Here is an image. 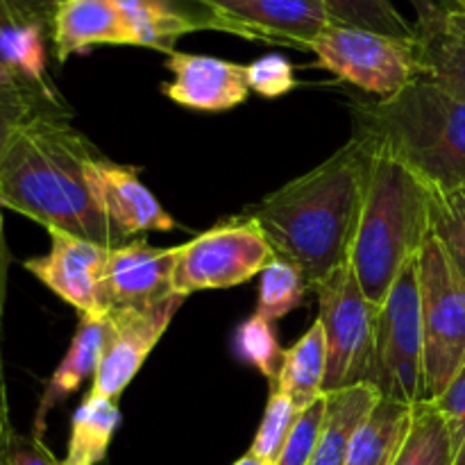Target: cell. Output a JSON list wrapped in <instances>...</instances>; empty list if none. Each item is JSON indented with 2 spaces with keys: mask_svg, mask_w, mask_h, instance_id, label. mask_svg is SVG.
<instances>
[{
  "mask_svg": "<svg viewBox=\"0 0 465 465\" xmlns=\"http://www.w3.org/2000/svg\"><path fill=\"white\" fill-rule=\"evenodd\" d=\"M409 3H411L413 7H416V12H418V9H420L422 5H425V0H409Z\"/></svg>",
  "mask_w": 465,
  "mask_h": 465,
  "instance_id": "39",
  "label": "cell"
},
{
  "mask_svg": "<svg viewBox=\"0 0 465 465\" xmlns=\"http://www.w3.org/2000/svg\"><path fill=\"white\" fill-rule=\"evenodd\" d=\"M234 354L243 363L257 368L266 377L268 384H277L282 361H284V350L277 339L275 322L259 313L245 318L234 331Z\"/></svg>",
  "mask_w": 465,
  "mask_h": 465,
  "instance_id": "27",
  "label": "cell"
},
{
  "mask_svg": "<svg viewBox=\"0 0 465 465\" xmlns=\"http://www.w3.org/2000/svg\"><path fill=\"white\" fill-rule=\"evenodd\" d=\"M184 300V295L175 293L154 307L107 313L109 336L89 395L118 402L123 391L132 384L154 345L166 334L168 325L180 312Z\"/></svg>",
  "mask_w": 465,
  "mask_h": 465,
  "instance_id": "10",
  "label": "cell"
},
{
  "mask_svg": "<svg viewBox=\"0 0 465 465\" xmlns=\"http://www.w3.org/2000/svg\"><path fill=\"white\" fill-rule=\"evenodd\" d=\"M7 271L9 257L0 259V459L7 452L9 443L14 439V427L9 420V400H7V381H5V363H3V313H5V295H7Z\"/></svg>",
  "mask_w": 465,
  "mask_h": 465,
  "instance_id": "34",
  "label": "cell"
},
{
  "mask_svg": "<svg viewBox=\"0 0 465 465\" xmlns=\"http://www.w3.org/2000/svg\"><path fill=\"white\" fill-rule=\"evenodd\" d=\"M18 7L25 9L27 14H32L35 18H39L44 25H48L50 30V21H53V14L57 12L59 5H64L66 0H14Z\"/></svg>",
  "mask_w": 465,
  "mask_h": 465,
  "instance_id": "36",
  "label": "cell"
},
{
  "mask_svg": "<svg viewBox=\"0 0 465 465\" xmlns=\"http://www.w3.org/2000/svg\"><path fill=\"white\" fill-rule=\"evenodd\" d=\"M245 68H248L250 91L263 98H280L298 86L293 64L282 54H263Z\"/></svg>",
  "mask_w": 465,
  "mask_h": 465,
  "instance_id": "32",
  "label": "cell"
},
{
  "mask_svg": "<svg viewBox=\"0 0 465 465\" xmlns=\"http://www.w3.org/2000/svg\"><path fill=\"white\" fill-rule=\"evenodd\" d=\"M372 386L381 398L404 404L427 400L418 257L404 266L380 307Z\"/></svg>",
  "mask_w": 465,
  "mask_h": 465,
  "instance_id": "7",
  "label": "cell"
},
{
  "mask_svg": "<svg viewBox=\"0 0 465 465\" xmlns=\"http://www.w3.org/2000/svg\"><path fill=\"white\" fill-rule=\"evenodd\" d=\"M434 402L443 413L450 434H452L454 465H465V366Z\"/></svg>",
  "mask_w": 465,
  "mask_h": 465,
  "instance_id": "33",
  "label": "cell"
},
{
  "mask_svg": "<svg viewBox=\"0 0 465 465\" xmlns=\"http://www.w3.org/2000/svg\"><path fill=\"white\" fill-rule=\"evenodd\" d=\"M330 9L331 21L341 25L363 27L380 35L413 39V23H409L391 0H322Z\"/></svg>",
  "mask_w": 465,
  "mask_h": 465,
  "instance_id": "29",
  "label": "cell"
},
{
  "mask_svg": "<svg viewBox=\"0 0 465 465\" xmlns=\"http://www.w3.org/2000/svg\"><path fill=\"white\" fill-rule=\"evenodd\" d=\"M109 336L107 316H80L71 345L62 357L59 366L50 375L44 393H41L39 407L35 413V430L32 434L44 436L45 418L57 404H62L68 395L75 393L86 380H94L98 372L100 359H103L104 343Z\"/></svg>",
  "mask_w": 465,
  "mask_h": 465,
  "instance_id": "19",
  "label": "cell"
},
{
  "mask_svg": "<svg viewBox=\"0 0 465 465\" xmlns=\"http://www.w3.org/2000/svg\"><path fill=\"white\" fill-rule=\"evenodd\" d=\"M275 250L257 221L243 216L221 223L180 245L173 289L189 298L198 291H221L262 275Z\"/></svg>",
  "mask_w": 465,
  "mask_h": 465,
  "instance_id": "9",
  "label": "cell"
},
{
  "mask_svg": "<svg viewBox=\"0 0 465 465\" xmlns=\"http://www.w3.org/2000/svg\"><path fill=\"white\" fill-rule=\"evenodd\" d=\"M9 250H7V241H5V230H3V218H0V259H7Z\"/></svg>",
  "mask_w": 465,
  "mask_h": 465,
  "instance_id": "38",
  "label": "cell"
},
{
  "mask_svg": "<svg viewBox=\"0 0 465 465\" xmlns=\"http://www.w3.org/2000/svg\"><path fill=\"white\" fill-rule=\"evenodd\" d=\"M309 291L312 289L304 272L293 262L275 254L259 275L257 313L272 322L280 321L300 307Z\"/></svg>",
  "mask_w": 465,
  "mask_h": 465,
  "instance_id": "26",
  "label": "cell"
},
{
  "mask_svg": "<svg viewBox=\"0 0 465 465\" xmlns=\"http://www.w3.org/2000/svg\"><path fill=\"white\" fill-rule=\"evenodd\" d=\"M50 41L59 64L95 45H132L118 0H66L50 21Z\"/></svg>",
  "mask_w": 465,
  "mask_h": 465,
  "instance_id": "18",
  "label": "cell"
},
{
  "mask_svg": "<svg viewBox=\"0 0 465 465\" xmlns=\"http://www.w3.org/2000/svg\"><path fill=\"white\" fill-rule=\"evenodd\" d=\"M352 139L384 153L431 189L465 182V94L416 77L389 98L352 100Z\"/></svg>",
  "mask_w": 465,
  "mask_h": 465,
  "instance_id": "3",
  "label": "cell"
},
{
  "mask_svg": "<svg viewBox=\"0 0 465 465\" xmlns=\"http://www.w3.org/2000/svg\"><path fill=\"white\" fill-rule=\"evenodd\" d=\"M62 465H66V463H64V461H62Z\"/></svg>",
  "mask_w": 465,
  "mask_h": 465,
  "instance_id": "40",
  "label": "cell"
},
{
  "mask_svg": "<svg viewBox=\"0 0 465 465\" xmlns=\"http://www.w3.org/2000/svg\"><path fill=\"white\" fill-rule=\"evenodd\" d=\"M327 336L325 393L375 381V334L380 307L363 293L352 266L312 286Z\"/></svg>",
  "mask_w": 465,
  "mask_h": 465,
  "instance_id": "6",
  "label": "cell"
},
{
  "mask_svg": "<svg viewBox=\"0 0 465 465\" xmlns=\"http://www.w3.org/2000/svg\"><path fill=\"white\" fill-rule=\"evenodd\" d=\"M393 465H454L452 434L434 400L413 404L411 425Z\"/></svg>",
  "mask_w": 465,
  "mask_h": 465,
  "instance_id": "24",
  "label": "cell"
},
{
  "mask_svg": "<svg viewBox=\"0 0 465 465\" xmlns=\"http://www.w3.org/2000/svg\"><path fill=\"white\" fill-rule=\"evenodd\" d=\"M430 232L465 275V182L452 189H431Z\"/></svg>",
  "mask_w": 465,
  "mask_h": 465,
  "instance_id": "28",
  "label": "cell"
},
{
  "mask_svg": "<svg viewBox=\"0 0 465 465\" xmlns=\"http://www.w3.org/2000/svg\"><path fill=\"white\" fill-rule=\"evenodd\" d=\"M325 395V425L312 465H345L359 427L381 395L372 384H357Z\"/></svg>",
  "mask_w": 465,
  "mask_h": 465,
  "instance_id": "20",
  "label": "cell"
},
{
  "mask_svg": "<svg viewBox=\"0 0 465 465\" xmlns=\"http://www.w3.org/2000/svg\"><path fill=\"white\" fill-rule=\"evenodd\" d=\"M425 389L436 400L465 366V275L439 239L430 234L418 254Z\"/></svg>",
  "mask_w": 465,
  "mask_h": 465,
  "instance_id": "5",
  "label": "cell"
},
{
  "mask_svg": "<svg viewBox=\"0 0 465 465\" xmlns=\"http://www.w3.org/2000/svg\"><path fill=\"white\" fill-rule=\"evenodd\" d=\"M48 252L44 257L23 262V268L57 298L71 304L80 316H103L100 284L112 248L66 232H48Z\"/></svg>",
  "mask_w": 465,
  "mask_h": 465,
  "instance_id": "13",
  "label": "cell"
},
{
  "mask_svg": "<svg viewBox=\"0 0 465 465\" xmlns=\"http://www.w3.org/2000/svg\"><path fill=\"white\" fill-rule=\"evenodd\" d=\"M368 163V150L350 139L245 213L257 221L275 254L304 272L309 289L350 263L366 198Z\"/></svg>",
  "mask_w": 465,
  "mask_h": 465,
  "instance_id": "2",
  "label": "cell"
},
{
  "mask_svg": "<svg viewBox=\"0 0 465 465\" xmlns=\"http://www.w3.org/2000/svg\"><path fill=\"white\" fill-rule=\"evenodd\" d=\"M180 245L177 248H154L145 239L127 241L109 250L100 284V307L103 316L112 312L148 309L175 295L173 272H175Z\"/></svg>",
  "mask_w": 465,
  "mask_h": 465,
  "instance_id": "11",
  "label": "cell"
},
{
  "mask_svg": "<svg viewBox=\"0 0 465 465\" xmlns=\"http://www.w3.org/2000/svg\"><path fill=\"white\" fill-rule=\"evenodd\" d=\"M121 422L123 416L118 402L86 393L73 413L68 450L62 461L66 465L103 463Z\"/></svg>",
  "mask_w": 465,
  "mask_h": 465,
  "instance_id": "23",
  "label": "cell"
},
{
  "mask_svg": "<svg viewBox=\"0 0 465 465\" xmlns=\"http://www.w3.org/2000/svg\"><path fill=\"white\" fill-rule=\"evenodd\" d=\"M325 413L327 395H322V398H318L316 402L300 411L298 422H295L293 431H291L289 440H286L275 465H312L313 457H316L318 443H321Z\"/></svg>",
  "mask_w": 465,
  "mask_h": 465,
  "instance_id": "31",
  "label": "cell"
},
{
  "mask_svg": "<svg viewBox=\"0 0 465 465\" xmlns=\"http://www.w3.org/2000/svg\"><path fill=\"white\" fill-rule=\"evenodd\" d=\"M100 157L71 123L68 104L32 118L14 141L0 171V207L94 243H127L100 204L94 162Z\"/></svg>",
  "mask_w": 465,
  "mask_h": 465,
  "instance_id": "1",
  "label": "cell"
},
{
  "mask_svg": "<svg viewBox=\"0 0 465 465\" xmlns=\"http://www.w3.org/2000/svg\"><path fill=\"white\" fill-rule=\"evenodd\" d=\"M368 182L350 266L372 304L381 307L391 286L430 239L431 186L384 153H368Z\"/></svg>",
  "mask_w": 465,
  "mask_h": 465,
  "instance_id": "4",
  "label": "cell"
},
{
  "mask_svg": "<svg viewBox=\"0 0 465 465\" xmlns=\"http://www.w3.org/2000/svg\"><path fill=\"white\" fill-rule=\"evenodd\" d=\"M0 465H62V461L45 448L39 436L14 434L7 452L0 459Z\"/></svg>",
  "mask_w": 465,
  "mask_h": 465,
  "instance_id": "35",
  "label": "cell"
},
{
  "mask_svg": "<svg viewBox=\"0 0 465 465\" xmlns=\"http://www.w3.org/2000/svg\"><path fill=\"white\" fill-rule=\"evenodd\" d=\"M316 64L339 80L366 91V94L389 98L420 77L416 36L380 35L354 25L331 23L312 44Z\"/></svg>",
  "mask_w": 465,
  "mask_h": 465,
  "instance_id": "8",
  "label": "cell"
},
{
  "mask_svg": "<svg viewBox=\"0 0 465 465\" xmlns=\"http://www.w3.org/2000/svg\"><path fill=\"white\" fill-rule=\"evenodd\" d=\"M216 9L234 36L271 45L312 50L331 14L322 0H203Z\"/></svg>",
  "mask_w": 465,
  "mask_h": 465,
  "instance_id": "12",
  "label": "cell"
},
{
  "mask_svg": "<svg viewBox=\"0 0 465 465\" xmlns=\"http://www.w3.org/2000/svg\"><path fill=\"white\" fill-rule=\"evenodd\" d=\"M232 465H266L263 461H259L257 457H254L252 452H248V454H243V457L239 459V461H234Z\"/></svg>",
  "mask_w": 465,
  "mask_h": 465,
  "instance_id": "37",
  "label": "cell"
},
{
  "mask_svg": "<svg viewBox=\"0 0 465 465\" xmlns=\"http://www.w3.org/2000/svg\"><path fill=\"white\" fill-rule=\"evenodd\" d=\"M171 82L162 94L180 107L195 112H230L248 100V68L212 54L171 53L166 57Z\"/></svg>",
  "mask_w": 465,
  "mask_h": 465,
  "instance_id": "14",
  "label": "cell"
},
{
  "mask_svg": "<svg viewBox=\"0 0 465 465\" xmlns=\"http://www.w3.org/2000/svg\"><path fill=\"white\" fill-rule=\"evenodd\" d=\"M413 32L420 77L465 94V0H425Z\"/></svg>",
  "mask_w": 465,
  "mask_h": 465,
  "instance_id": "16",
  "label": "cell"
},
{
  "mask_svg": "<svg viewBox=\"0 0 465 465\" xmlns=\"http://www.w3.org/2000/svg\"><path fill=\"white\" fill-rule=\"evenodd\" d=\"M64 104L66 103L57 91H44L25 82L0 77V171L23 127L45 109Z\"/></svg>",
  "mask_w": 465,
  "mask_h": 465,
  "instance_id": "25",
  "label": "cell"
},
{
  "mask_svg": "<svg viewBox=\"0 0 465 465\" xmlns=\"http://www.w3.org/2000/svg\"><path fill=\"white\" fill-rule=\"evenodd\" d=\"M132 35V45L175 53L177 39L198 30L232 35L230 23L203 0H118Z\"/></svg>",
  "mask_w": 465,
  "mask_h": 465,
  "instance_id": "17",
  "label": "cell"
},
{
  "mask_svg": "<svg viewBox=\"0 0 465 465\" xmlns=\"http://www.w3.org/2000/svg\"><path fill=\"white\" fill-rule=\"evenodd\" d=\"M139 175V168L112 162L103 154L94 162V182L100 204L123 241L148 232H171L177 225L175 218L162 207Z\"/></svg>",
  "mask_w": 465,
  "mask_h": 465,
  "instance_id": "15",
  "label": "cell"
},
{
  "mask_svg": "<svg viewBox=\"0 0 465 465\" xmlns=\"http://www.w3.org/2000/svg\"><path fill=\"white\" fill-rule=\"evenodd\" d=\"M413 404L380 398L350 448L345 465H393L411 425Z\"/></svg>",
  "mask_w": 465,
  "mask_h": 465,
  "instance_id": "22",
  "label": "cell"
},
{
  "mask_svg": "<svg viewBox=\"0 0 465 465\" xmlns=\"http://www.w3.org/2000/svg\"><path fill=\"white\" fill-rule=\"evenodd\" d=\"M300 418V409L282 393L280 389H271L268 393L266 409H263L262 425H259L257 436H254L250 452L266 465H275L293 431L295 422Z\"/></svg>",
  "mask_w": 465,
  "mask_h": 465,
  "instance_id": "30",
  "label": "cell"
},
{
  "mask_svg": "<svg viewBox=\"0 0 465 465\" xmlns=\"http://www.w3.org/2000/svg\"><path fill=\"white\" fill-rule=\"evenodd\" d=\"M327 380V336L321 318H316L307 334L284 350L277 384L271 389H280L295 407L302 411L309 404L325 395Z\"/></svg>",
  "mask_w": 465,
  "mask_h": 465,
  "instance_id": "21",
  "label": "cell"
}]
</instances>
